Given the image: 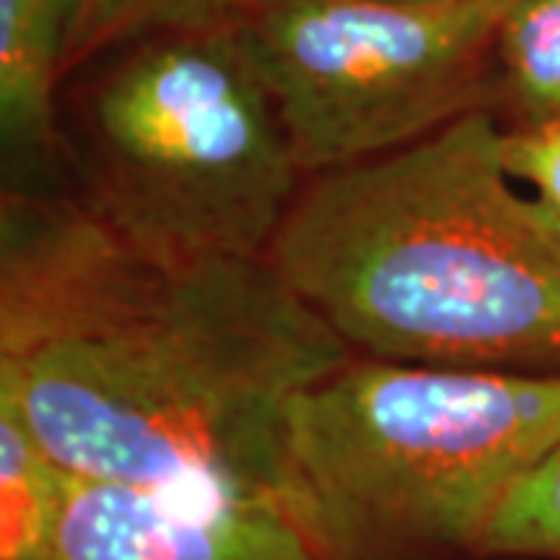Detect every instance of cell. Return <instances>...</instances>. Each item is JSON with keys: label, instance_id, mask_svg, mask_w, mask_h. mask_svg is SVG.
Instances as JSON below:
<instances>
[{"label": "cell", "instance_id": "cell-1", "mask_svg": "<svg viewBox=\"0 0 560 560\" xmlns=\"http://www.w3.org/2000/svg\"><path fill=\"white\" fill-rule=\"evenodd\" d=\"M352 359L268 259L156 249L94 200L3 197L0 408L75 480L300 501L287 408Z\"/></svg>", "mask_w": 560, "mask_h": 560}, {"label": "cell", "instance_id": "cell-2", "mask_svg": "<svg viewBox=\"0 0 560 560\" xmlns=\"http://www.w3.org/2000/svg\"><path fill=\"white\" fill-rule=\"evenodd\" d=\"M514 184L477 109L308 175L268 261L364 359L560 374V219Z\"/></svg>", "mask_w": 560, "mask_h": 560}, {"label": "cell", "instance_id": "cell-3", "mask_svg": "<svg viewBox=\"0 0 560 560\" xmlns=\"http://www.w3.org/2000/svg\"><path fill=\"white\" fill-rule=\"evenodd\" d=\"M560 442V374L346 361L287 408L283 455L337 560L474 548Z\"/></svg>", "mask_w": 560, "mask_h": 560}, {"label": "cell", "instance_id": "cell-4", "mask_svg": "<svg viewBox=\"0 0 560 560\" xmlns=\"http://www.w3.org/2000/svg\"><path fill=\"white\" fill-rule=\"evenodd\" d=\"M88 143L91 200L180 256L268 259L308 178L237 20L131 40L91 91Z\"/></svg>", "mask_w": 560, "mask_h": 560}, {"label": "cell", "instance_id": "cell-5", "mask_svg": "<svg viewBox=\"0 0 560 560\" xmlns=\"http://www.w3.org/2000/svg\"><path fill=\"white\" fill-rule=\"evenodd\" d=\"M499 3L256 0L234 20L305 175L396 153L499 109Z\"/></svg>", "mask_w": 560, "mask_h": 560}, {"label": "cell", "instance_id": "cell-6", "mask_svg": "<svg viewBox=\"0 0 560 560\" xmlns=\"http://www.w3.org/2000/svg\"><path fill=\"white\" fill-rule=\"evenodd\" d=\"M47 560H337L280 492H156L75 480Z\"/></svg>", "mask_w": 560, "mask_h": 560}, {"label": "cell", "instance_id": "cell-7", "mask_svg": "<svg viewBox=\"0 0 560 560\" xmlns=\"http://www.w3.org/2000/svg\"><path fill=\"white\" fill-rule=\"evenodd\" d=\"M79 0H0V128L22 153L60 147L57 88Z\"/></svg>", "mask_w": 560, "mask_h": 560}, {"label": "cell", "instance_id": "cell-8", "mask_svg": "<svg viewBox=\"0 0 560 560\" xmlns=\"http://www.w3.org/2000/svg\"><path fill=\"white\" fill-rule=\"evenodd\" d=\"M75 477L0 408V560H47Z\"/></svg>", "mask_w": 560, "mask_h": 560}, {"label": "cell", "instance_id": "cell-9", "mask_svg": "<svg viewBox=\"0 0 560 560\" xmlns=\"http://www.w3.org/2000/svg\"><path fill=\"white\" fill-rule=\"evenodd\" d=\"M501 113L514 125L560 121V0H514L495 32Z\"/></svg>", "mask_w": 560, "mask_h": 560}, {"label": "cell", "instance_id": "cell-10", "mask_svg": "<svg viewBox=\"0 0 560 560\" xmlns=\"http://www.w3.org/2000/svg\"><path fill=\"white\" fill-rule=\"evenodd\" d=\"M477 555L560 560V442L504 499L477 545Z\"/></svg>", "mask_w": 560, "mask_h": 560}, {"label": "cell", "instance_id": "cell-11", "mask_svg": "<svg viewBox=\"0 0 560 560\" xmlns=\"http://www.w3.org/2000/svg\"><path fill=\"white\" fill-rule=\"evenodd\" d=\"M209 0H79L66 44V72L97 60L106 50L131 44L168 25H200Z\"/></svg>", "mask_w": 560, "mask_h": 560}, {"label": "cell", "instance_id": "cell-12", "mask_svg": "<svg viewBox=\"0 0 560 560\" xmlns=\"http://www.w3.org/2000/svg\"><path fill=\"white\" fill-rule=\"evenodd\" d=\"M504 165L521 184H529L533 197L560 219V121L508 125Z\"/></svg>", "mask_w": 560, "mask_h": 560}, {"label": "cell", "instance_id": "cell-13", "mask_svg": "<svg viewBox=\"0 0 560 560\" xmlns=\"http://www.w3.org/2000/svg\"><path fill=\"white\" fill-rule=\"evenodd\" d=\"M249 3H256V0H209V13H206V22L234 20V16H237V13H243Z\"/></svg>", "mask_w": 560, "mask_h": 560}, {"label": "cell", "instance_id": "cell-14", "mask_svg": "<svg viewBox=\"0 0 560 560\" xmlns=\"http://www.w3.org/2000/svg\"><path fill=\"white\" fill-rule=\"evenodd\" d=\"M411 3H442V7H464V3H499V7H511L514 0H411Z\"/></svg>", "mask_w": 560, "mask_h": 560}]
</instances>
